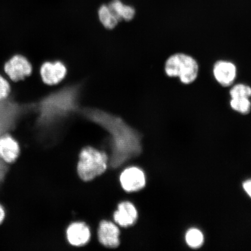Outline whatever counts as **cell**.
I'll return each mask as SVG.
<instances>
[{"mask_svg": "<svg viewBox=\"0 0 251 251\" xmlns=\"http://www.w3.org/2000/svg\"><path fill=\"white\" fill-rule=\"evenodd\" d=\"M80 112L88 120L104 128L111 136L112 167L118 168L128 160L140 154L142 150L140 134L123 119L94 108H83Z\"/></svg>", "mask_w": 251, "mask_h": 251, "instance_id": "1", "label": "cell"}, {"mask_svg": "<svg viewBox=\"0 0 251 251\" xmlns=\"http://www.w3.org/2000/svg\"><path fill=\"white\" fill-rule=\"evenodd\" d=\"M82 88L81 84L65 86L33 103L32 109L38 115L37 125L42 128H51L80 112Z\"/></svg>", "mask_w": 251, "mask_h": 251, "instance_id": "2", "label": "cell"}, {"mask_svg": "<svg viewBox=\"0 0 251 251\" xmlns=\"http://www.w3.org/2000/svg\"><path fill=\"white\" fill-rule=\"evenodd\" d=\"M165 72L168 77H178L181 83L190 84L199 76V65L196 59L190 55L175 53L166 61Z\"/></svg>", "mask_w": 251, "mask_h": 251, "instance_id": "3", "label": "cell"}, {"mask_svg": "<svg viewBox=\"0 0 251 251\" xmlns=\"http://www.w3.org/2000/svg\"><path fill=\"white\" fill-rule=\"evenodd\" d=\"M108 160V156L105 152L92 147H86L80 152L77 165L78 175L84 181L93 180L106 171Z\"/></svg>", "mask_w": 251, "mask_h": 251, "instance_id": "4", "label": "cell"}, {"mask_svg": "<svg viewBox=\"0 0 251 251\" xmlns=\"http://www.w3.org/2000/svg\"><path fill=\"white\" fill-rule=\"evenodd\" d=\"M4 70L12 80H23L32 72V66L24 56L17 55L5 63Z\"/></svg>", "mask_w": 251, "mask_h": 251, "instance_id": "5", "label": "cell"}, {"mask_svg": "<svg viewBox=\"0 0 251 251\" xmlns=\"http://www.w3.org/2000/svg\"><path fill=\"white\" fill-rule=\"evenodd\" d=\"M213 75L217 82L223 87L233 85L237 76V68L233 62L220 60L213 67Z\"/></svg>", "mask_w": 251, "mask_h": 251, "instance_id": "6", "label": "cell"}, {"mask_svg": "<svg viewBox=\"0 0 251 251\" xmlns=\"http://www.w3.org/2000/svg\"><path fill=\"white\" fill-rule=\"evenodd\" d=\"M67 74V68L60 61L46 62L40 68V75L44 83L49 85H55L64 79Z\"/></svg>", "mask_w": 251, "mask_h": 251, "instance_id": "7", "label": "cell"}, {"mask_svg": "<svg viewBox=\"0 0 251 251\" xmlns=\"http://www.w3.org/2000/svg\"><path fill=\"white\" fill-rule=\"evenodd\" d=\"M21 104L11 100L0 102V131L8 129L20 117Z\"/></svg>", "mask_w": 251, "mask_h": 251, "instance_id": "8", "label": "cell"}, {"mask_svg": "<svg viewBox=\"0 0 251 251\" xmlns=\"http://www.w3.org/2000/svg\"><path fill=\"white\" fill-rule=\"evenodd\" d=\"M120 181L122 187L127 192H135L142 189L146 185V176L140 169L128 168L122 172Z\"/></svg>", "mask_w": 251, "mask_h": 251, "instance_id": "9", "label": "cell"}, {"mask_svg": "<svg viewBox=\"0 0 251 251\" xmlns=\"http://www.w3.org/2000/svg\"><path fill=\"white\" fill-rule=\"evenodd\" d=\"M98 234L100 242L105 247L117 248L120 244V231L112 222L102 221L100 225Z\"/></svg>", "mask_w": 251, "mask_h": 251, "instance_id": "10", "label": "cell"}, {"mask_svg": "<svg viewBox=\"0 0 251 251\" xmlns=\"http://www.w3.org/2000/svg\"><path fill=\"white\" fill-rule=\"evenodd\" d=\"M20 148L17 140L7 133L0 137V158L7 164L14 163L20 155Z\"/></svg>", "mask_w": 251, "mask_h": 251, "instance_id": "11", "label": "cell"}, {"mask_svg": "<svg viewBox=\"0 0 251 251\" xmlns=\"http://www.w3.org/2000/svg\"><path fill=\"white\" fill-rule=\"evenodd\" d=\"M67 238L72 246L80 247L84 246L90 240L91 237L89 227L84 223H74L70 226L67 231Z\"/></svg>", "mask_w": 251, "mask_h": 251, "instance_id": "12", "label": "cell"}, {"mask_svg": "<svg viewBox=\"0 0 251 251\" xmlns=\"http://www.w3.org/2000/svg\"><path fill=\"white\" fill-rule=\"evenodd\" d=\"M137 216V210L133 204L129 202H124L119 204L114 218L115 222L120 226L127 227L134 224Z\"/></svg>", "mask_w": 251, "mask_h": 251, "instance_id": "13", "label": "cell"}, {"mask_svg": "<svg viewBox=\"0 0 251 251\" xmlns=\"http://www.w3.org/2000/svg\"><path fill=\"white\" fill-rule=\"evenodd\" d=\"M108 6L119 21L132 20L136 14L133 7L123 4L121 0H112Z\"/></svg>", "mask_w": 251, "mask_h": 251, "instance_id": "14", "label": "cell"}, {"mask_svg": "<svg viewBox=\"0 0 251 251\" xmlns=\"http://www.w3.org/2000/svg\"><path fill=\"white\" fill-rule=\"evenodd\" d=\"M99 17L100 22L106 29H114L119 21L108 7V5H102L99 9Z\"/></svg>", "mask_w": 251, "mask_h": 251, "instance_id": "15", "label": "cell"}, {"mask_svg": "<svg viewBox=\"0 0 251 251\" xmlns=\"http://www.w3.org/2000/svg\"><path fill=\"white\" fill-rule=\"evenodd\" d=\"M230 105L233 111L240 113L241 114H248L251 110L250 98H245V97L231 98Z\"/></svg>", "mask_w": 251, "mask_h": 251, "instance_id": "16", "label": "cell"}, {"mask_svg": "<svg viewBox=\"0 0 251 251\" xmlns=\"http://www.w3.org/2000/svg\"><path fill=\"white\" fill-rule=\"evenodd\" d=\"M203 240L202 232L199 229L191 228L187 232L186 241L188 246L197 249L202 246Z\"/></svg>", "mask_w": 251, "mask_h": 251, "instance_id": "17", "label": "cell"}, {"mask_svg": "<svg viewBox=\"0 0 251 251\" xmlns=\"http://www.w3.org/2000/svg\"><path fill=\"white\" fill-rule=\"evenodd\" d=\"M229 93H230V98H235V97L251 98V87L246 84L238 83L232 86Z\"/></svg>", "mask_w": 251, "mask_h": 251, "instance_id": "18", "label": "cell"}, {"mask_svg": "<svg viewBox=\"0 0 251 251\" xmlns=\"http://www.w3.org/2000/svg\"><path fill=\"white\" fill-rule=\"evenodd\" d=\"M10 91V86L7 80L0 75V102L9 98Z\"/></svg>", "mask_w": 251, "mask_h": 251, "instance_id": "19", "label": "cell"}, {"mask_svg": "<svg viewBox=\"0 0 251 251\" xmlns=\"http://www.w3.org/2000/svg\"><path fill=\"white\" fill-rule=\"evenodd\" d=\"M8 172L7 163L0 158V184L4 180L6 174Z\"/></svg>", "mask_w": 251, "mask_h": 251, "instance_id": "20", "label": "cell"}, {"mask_svg": "<svg viewBox=\"0 0 251 251\" xmlns=\"http://www.w3.org/2000/svg\"><path fill=\"white\" fill-rule=\"evenodd\" d=\"M243 188L246 193L251 199V179L248 180L243 183Z\"/></svg>", "mask_w": 251, "mask_h": 251, "instance_id": "21", "label": "cell"}, {"mask_svg": "<svg viewBox=\"0 0 251 251\" xmlns=\"http://www.w3.org/2000/svg\"><path fill=\"white\" fill-rule=\"evenodd\" d=\"M5 216V213L4 209L3 207L0 205V224H2V222L4 221Z\"/></svg>", "mask_w": 251, "mask_h": 251, "instance_id": "22", "label": "cell"}]
</instances>
